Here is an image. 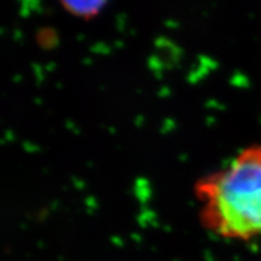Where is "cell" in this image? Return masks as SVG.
Here are the masks:
<instances>
[{
	"instance_id": "cell-2",
	"label": "cell",
	"mask_w": 261,
	"mask_h": 261,
	"mask_svg": "<svg viewBox=\"0 0 261 261\" xmlns=\"http://www.w3.org/2000/svg\"><path fill=\"white\" fill-rule=\"evenodd\" d=\"M108 0H60L62 6L75 17L92 19L102 11Z\"/></svg>"
},
{
	"instance_id": "cell-1",
	"label": "cell",
	"mask_w": 261,
	"mask_h": 261,
	"mask_svg": "<svg viewBox=\"0 0 261 261\" xmlns=\"http://www.w3.org/2000/svg\"><path fill=\"white\" fill-rule=\"evenodd\" d=\"M204 228L230 240L261 237V144L242 151L226 167L196 181Z\"/></svg>"
}]
</instances>
